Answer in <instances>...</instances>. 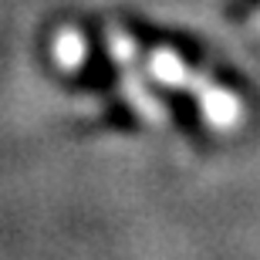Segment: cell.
<instances>
[{"instance_id":"6da1fadb","label":"cell","mask_w":260,"mask_h":260,"mask_svg":"<svg viewBox=\"0 0 260 260\" xmlns=\"http://www.w3.org/2000/svg\"><path fill=\"white\" fill-rule=\"evenodd\" d=\"M145 75L149 81L173 91H186L196 98L200 115L206 118V125L213 128H237L247 115V108L230 88H223L220 81H213L210 75H203L196 68H189L173 48H152L145 58Z\"/></svg>"},{"instance_id":"7a4b0ae2","label":"cell","mask_w":260,"mask_h":260,"mask_svg":"<svg viewBox=\"0 0 260 260\" xmlns=\"http://www.w3.org/2000/svg\"><path fill=\"white\" fill-rule=\"evenodd\" d=\"M108 41V51H112V61L118 64L122 71V91H125V102L132 112H139V118H145L149 125H162L169 112L162 108V102L145 88L142 75H139V44L128 38L122 27H112L105 34Z\"/></svg>"},{"instance_id":"3957f363","label":"cell","mask_w":260,"mask_h":260,"mask_svg":"<svg viewBox=\"0 0 260 260\" xmlns=\"http://www.w3.org/2000/svg\"><path fill=\"white\" fill-rule=\"evenodd\" d=\"M51 54H54V61H58L64 71H75L81 61H85V38L78 34V30H71V27H64L54 38V44H51Z\"/></svg>"}]
</instances>
